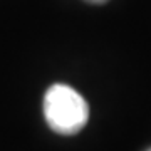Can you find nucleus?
<instances>
[{"label":"nucleus","mask_w":151,"mask_h":151,"mask_svg":"<svg viewBox=\"0 0 151 151\" xmlns=\"http://www.w3.org/2000/svg\"><path fill=\"white\" fill-rule=\"evenodd\" d=\"M44 116L54 133L72 136L87 124L89 106L76 89L65 84H54L44 96Z\"/></svg>","instance_id":"obj_1"},{"label":"nucleus","mask_w":151,"mask_h":151,"mask_svg":"<svg viewBox=\"0 0 151 151\" xmlns=\"http://www.w3.org/2000/svg\"><path fill=\"white\" fill-rule=\"evenodd\" d=\"M84 2H89V4H96V5H101V4H106L108 0H84Z\"/></svg>","instance_id":"obj_2"},{"label":"nucleus","mask_w":151,"mask_h":151,"mask_svg":"<svg viewBox=\"0 0 151 151\" xmlns=\"http://www.w3.org/2000/svg\"><path fill=\"white\" fill-rule=\"evenodd\" d=\"M146 151H151V148H150V150H146Z\"/></svg>","instance_id":"obj_3"}]
</instances>
